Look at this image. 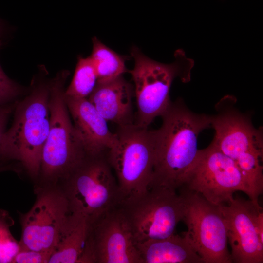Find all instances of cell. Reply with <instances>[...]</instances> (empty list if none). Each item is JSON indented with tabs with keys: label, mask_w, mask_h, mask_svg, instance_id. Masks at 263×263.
Segmentation results:
<instances>
[{
	"label": "cell",
	"mask_w": 263,
	"mask_h": 263,
	"mask_svg": "<svg viewBox=\"0 0 263 263\" xmlns=\"http://www.w3.org/2000/svg\"><path fill=\"white\" fill-rule=\"evenodd\" d=\"M155 130L156 153L150 187L176 191L183 186L198 153V137L211 127L212 116L197 114L180 99L172 102Z\"/></svg>",
	"instance_id": "1"
},
{
	"label": "cell",
	"mask_w": 263,
	"mask_h": 263,
	"mask_svg": "<svg viewBox=\"0 0 263 263\" xmlns=\"http://www.w3.org/2000/svg\"><path fill=\"white\" fill-rule=\"evenodd\" d=\"M50 87L41 85L17 105L14 120L1 144L2 160L20 162L38 177L42 153L50 126Z\"/></svg>",
	"instance_id": "2"
},
{
	"label": "cell",
	"mask_w": 263,
	"mask_h": 263,
	"mask_svg": "<svg viewBox=\"0 0 263 263\" xmlns=\"http://www.w3.org/2000/svg\"><path fill=\"white\" fill-rule=\"evenodd\" d=\"M67 74L60 73L50 87V126L38 176L49 187L66 180L87 156L65 101Z\"/></svg>",
	"instance_id": "3"
},
{
	"label": "cell",
	"mask_w": 263,
	"mask_h": 263,
	"mask_svg": "<svg viewBox=\"0 0 263 263\" xmlns=\"http://www.w3.org/2000/svg\"><path fill=\"white\" fill-rule=\"evenodd\" d=\"M134 65L129 70L133 81L137 112L135 124L148 128L158 116H162L172 102L169 97L172 83L176 77L183 82L190 80L194 60L182 49L174 53V61L164 64L145 55L136 46L131 49Z\"/></svg>",
	"instance_id": "4"
},
{
	"label": "cell",
	"mask_w": 263,
	"mask_h": 263,
	"mask_svg": "<svg viewBox=\"0 0 263 263\" xmlns=\"http://www.w3.org/2000/svg\"><path fill=\"white\" fill-rule=\"evenodd\" d=\"M117 140L107 153L115 172L120 203L132 201L150 188L156 153V132L133 123L118 126Z\"/></svg>",
	"instance_id": "5"
},
{
	"label": "cell",
	"mask_w": 263,
	"mask_h": 263,
	"mask_svg": "<svg viewBox=\"0 0 263 263\" xmlns=\"http://www.w3.org/2000/svg\"><path fill=\"white\" fill-rule=\"evenodd\" d=\"M64 182L70 212L90 225L120 203L117 180L107 153L87 156Z\"/></svg>",
	"instance_id": "6"
},
{
	"label": "cell",
	"mask_w": 263,
	"mask_h": 263,
	"mask_svg": "<svg viewBox=\"0 0 263 263\" xmlns=\"http://www.w3.org/2000/svg\"><path fill=\"white\" fill-rule=\"evenodd\" d=\"M184 200L182 221L188 230L183 233L204 263H231L227 247L226 223L219 206L198 193L181 188Z\"/></svg>",
	"instance_id": "7"
},
{
	"label": "cell",
	"mask_w": 263,
	"mask_h": 263,
	"mask_svg": "<svg viewBox=\"0 0 263 263\" xmlns=\"http://www.w3.org/2000/svg\"><path fill=\"white\" fill-rule=\"evenodd\" d=\"M123 208L136 243L164 238L174 233L182 221L184 203L176 191L151 187L132 201L119 204Z\"/></svg>",
	"instance_id": "8"
},
{
	"label": "cell",
	"mask_w": 263,
	"mask_h": 263,
	"mask_svg": "<svg viewBox=\"0 0 263 263\" xmlns=\"http://www.w3.org/2000/svg\"><path fill=\"white\" fill-rule=\"evenodd\" d=\"M181 188L196 192L217 206L229 203L237 191L250 196L247 183L235 162L212 142L199 150Z\"/></svg>",
	"instance_id": "9"
},
{
	"label": "cell",
	"mask_w": 263,
	"mask_h": 263,
	"mask_svg": "<svg viewBox=\"0 0 263 263\" xmlns=\"http://www.w3.org/2000/svg\"><path fill=\"white\" fill-rule=\"evenodd\" d=\"M82 259L85 263H143L120 204L90 225Z\"/></svg>",
	"instance_id": "10"
},
{
	"label": "cell",
	"mask_w": 263,
	"mask_h": 263,
	"mask_svg": "<svg viewBox=\"0 0 263 263\" xmlns=\"http://www.w3.org/2000/svg\"><path fill=\"white\" fill-rule=\"evenodd\" d=\"M235 100L224 97L217 104V113L212 116L211 128L215 130L212 143L238 166L263 156L262 128L253 125L249 116L234 107Z\"/></svg>",
	"instance_id": "11"
},
{
	"label": "cell",
	"mask_w": 263,
	"mask_h": 263,
	"mask_svg": "<svg viewBox=\"0 0 263 263\" xmlns=\"http://www.w3.org/2000/svg\"><path fill=\"white\" fill-rule=\"evenodd\" d=\"M69 213L68 202L63 190L49 186L41 188L31 209L20 214L22 232L19 249L51 255Z\"/></svg>",
	"instance_id": "12"
},
{
	"label": "cell",
	"mask_w": 263,
	"mask_h": 263,
	"mask_svg": "<svg viewBox=\"0 0 263 263\" xmlns=\"http://www.w3.org/2000/svg\"><path fill=\"white\" fill-rule=\"evenodd\" d=\"M219 206L226 223L232 262L263 263V211L259 203L233 198Z\"/></svg>",
	"instance_id": "13"
},
{
	"label": "cell",
	"mask_w": 263,
	"mask_h": 263,
	"mask_svg": "<svg viewBox=\"0 0 263 263\" xmlns=\"http://www.w3.org/2000/svg\"><path fill=\"white\" fill-rule=\"evenodd\" d=\"M64 98L87 156L107 153L117 140L116 133L110 131L107 121L88 98L73 97L64 94Z\"/></svg>",
	"instance_id": "14"
},
{
	"label": "cell",
	"mask_w": 263,
	"mask_h": 263,
	"mask_svg": "<svg viewBox=\"0 0 263 263\" xmlns=\"http://www.w3.org/2000/svg\"><path fill=\"white\" fill-rule=\"evenodd\" d=\"M134 97L133 85L122 75L97 82L88 99L107 121L123 126L135 123Z\"/></svg>",
	"instance_id": "15"
},
{
	"label": "cell",
	"mask_w": 263,
	"mask_h": 263,
	"mask_svg": "<svg viewBox=\"0 0 263 263\" xmlns=\"http://www.w3.org/2000/svg\"><path fill=\"white\" fill-rule=\"evenodd\" d=\"M143 263H204L186 237L173 234L136 243Z\"/></svg>",
	"instance_id": "16"
},
{
	"label": "cell",
	"mask_w": 263,
	"mask_h": 263,
	"mask_svg": "<svg viewBox=\"0 0 263 263\" xmlns=\"http://www.w3.org/2000/svg\"><path fill=\"white\" fill-rule=\"evenodd\" d=\"M89 227L85 219L70 212L60 228L48 263H80Z\"/></svg>",
	"instance_id": "17"
},
{
	"label": "cell",
	"mask_w": 263,
	"mask_h": 263,
	"mask_svg": "<svg viewBox=\"0 0 263 263\" xmlns=\"http://www.w3.org/2000/svg\"><path fill=\"white\" fill-rule=\"evenodd\" d=\"M92 43L90 57L96 72L97 82L107 81L129 72L126 66L128 57L114 52L96 37L93 38Z\"/></svg>",
	"instance_id": "18"
},
{
	"label": "cell",
	"mask_w": 263,
	"mask_h": 263,
	"mask_svg": "<svg viewBox=\"0 0 263 263\" xmlns=\"http://www.w3.org/2000/svg\"><path fill=\"white\" fill-rule=\"evenodd\" d=\"M98 81L96 72L90 56H80L76 65L72 80L65 91L66 96L88 98Z\"/></svg>",
	"instance_id": "19"
},
{
	"label": "cell",
	"mask_w": 263,
	"mask_h": 263,
	"mask_svg": "<svg viewBox=\"0 0 263 263\" xmlns=\"http://www.w3.org/2000/svg\"><path fill=\"white\" fill-rule=\"evenodd\" d=\"M14 221L9 213L0 210V263H12L19 250V242L12 235L10 227Z\"/></svg>",
	"instance_id": "20"
},
{
	"label": "cell",
	"mask_w": 263,
	"mask_h": 263,
	"mask_svg": "<svg viewBox=\"0 0 263 263\" xmlns=\"http://www.w3.org/2000/svg\"><path fill=\"white\" fill-rule=\"evenodd\" d=\"M21 93V88L5 74L0 64V106L9 103Z\"/></svg>",
	"instance_id": "21"
},
{
	"label": "cell",
	"mask_w": 263,
	"mask_h": 263,
	"mask_svg": "<svg viewBox=\"0 0 263 263\" xmlns=\"http://www.w3.org/2000/svg\"><path fill=\"white\" fill-rule=\"evenodd\" d=\"M50 254L28 249H19L12 263H48Z\"/></svg>",
	"instance_id": "22"
},
{
	"label": "cell",
	"mask_w": 263,
	"mask_h": 263,
	"mask_svg": "<svg viewBox=\"0 0 263 263\" xmlns=\"http://www.w3.org/2000/svg\"><path fill=\"white\" fill-rule=\"evenodd\" d=\"M14 106L8 103L0 106V160L1 158V144L6 132V126L9 117L13 111Z\"/></svg>",
	"instance_id": "23"
},
{
	"label": "cell",
	"mask_w": 263,
	"mask_h": 263,
	"mask_svg": "<svg viewBox=\"0 0 263 263\" xmlns=\"http://www.w3.org/2000/svg\"><path fill=\"white\" fill-rule=\"evenodd\" d=\"M16 168L13 164H0V173L7 171L18 172L19 169Z\"/></svg>",
	"instance_id": "24"
},
{
	"label": "cell",
	"mask_w": 263,
	"mask_h": 263,
	"mask_svg": "<svg viewBox=\"0 0 263 263\" xmlns=\"http://www.w3.org/2000/svg\"><path fill=\"white\" fill-rule=\"evenodd\" d=\"M2 30H3L1 22H0V36H1V34L2 32Z\"/></svg>",
	"instance_id": "25"
}]
</instances>
